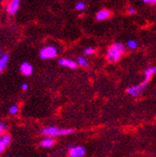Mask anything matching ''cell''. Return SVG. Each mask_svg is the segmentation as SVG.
<instances>
[{
    "label": "cell",
    "mask_w": 156,
    "mask_h": 157,
    "mask_svg": "<svg viewBox=\"0 0 156 157\" xmlns=\"http://www.w3.org/2000/svg\"><path fill=\"white\" fill-rule=\"evenodd\" d=\"M151 4H152V5H154V6H156V0H153Z\"/></svg>",
    "instance_id": "obj_21"
},
{
    "label": "cell",
    "mask_w": 156,
    "mask_h": 157,
    "mask_svg": "<svg viewBox=\"0 0 156 157\" xmlns=\"http://www.w3.org/2000/svg\"><path fill=\"white\" fill-rule=\"evenodd\" d=\"M150 80V77H146L145 76V78H144V81L142 82H140L139 84H136V85H133V86H130V87H128L127 89V93L128 94V95L132 96V97L140 96L144 92V90L146 87V85H147V83H149Z\"/></svg>",
    "instance_id": "obj_3"
},
{
    "label": "cell",
    "mask_w": 156,
    "mask_h": 157,
    "mask_svg": "<svg viewBox=\"0 0 156 157\" xmlns=\"http://www.w3.org/2000/svg\"><path fill=\"white\" fill-rule=\"evenodd\" d=\"M127 47L129 49H132V50L136 49L138 47V44H137V42L134 40V39H129V40L127 41Z\"/></svg>",
    "instance_id": "obj_14"
},
{
    "label": "cell",
    "mask_w": 156,
    "mask_h": 157,
    "mask_svg": "<svg viewBox=\"0 0 156 157\" xmlns=\"http://www.w3.org/2000/svg\"><path fill=\"white\" fill-rule=\"evenodd\" d=\"M127 12H128L129 14H135L136 13V10H135V8H133V7H129Z\"/></svg>",
    "instance_id": "obj_18"
},
{
    "label": "cell",
    "mask_w": 156,
    "mask_h": 157,
    "mask_svg": "<svg viewBox=\"0 0 156 157\" xmlns=\"http://www.w3.org/2000/svg\"><path fill=\"white\" fill-rule=\"evenodd\" d=\"M19 70H20V73L22 75L28 77V76H31L33 74L34 68H33V65L31 63H29V62H23V63H21V65H20Z\"/></svg>",
    "instance_id": "obj_7"
},
{
    "label": "cell",
    "mask_w": 156,
    "mask_h": 157,
    "mask_svg": "<svg viewBox=\"0 0 156 157\" xmlns=\"http://www.w3.org/2000/svg\"><path fill=\"white\" fill-rule=\"evenodd\" d=\"M126 51V47L121 42H115L108 47L106 52V59L109 62L118 61Z\"/></svg>",
    "instance_id": "obj_1"
},
{
    "label": "cell",
    "mask_w": 156,
    "mask_h": 157,
    "mask_svg": "<svg viewBox=\"0 0 156 157\" xmlns=\"http://www.w3.org/2000/svg\"><path fill=\"white\" fill-rule=\"evenodd\" d=\"M28 88H29V85H28V83H26V82H23V83L21 84V89H22L23 91H27V90H28Z\"/></svg>",
    "instance_id": "obj_19"
},
{
    "label": "cell",
    "mask_w": 156,
    "mask_h": 157,
    "mask_svg": "<svg viewBox=\"0 0 156 157\" xmlns=\"http://www.w3.org/2000/svg\"><path fill=\"white\" fill-rule=\"evenodd\" d=\"M55 144H56V140L54 139V137H45L40 142V146L45 148H50L54 147Z\"/></svg>",
    "instance_id": "obj_9"
},
{
    "label": "cell",
    "mask_w": 156,
    "mask_h": 157,
    "mask_svg": "<svg viewBox=\"0 0 156 157\" xmlns=\"http://www.w3.org/2000/svg\"><path fill=\"white\" fill-rule=\"evenodd\" d=\"M18 111H19V108H18V106L17 105H12L10 108H9V113L11 114V115H13V116H15L17 113H18Z\"/></svg>",
    "instance_id": "obj_13"
},
{
    "label": "cell",
    "mask_w": 156,
    "mask_h": 157,
    "mask_svg": "<svg viewBox=\"0 0 156 157\" xmlns=\"http://www.w3.org/2000/svg\"><path fill=\"white\" fill-rule=\"evenodd\" d=\"M85 148L81 146H75V147H70L68 151L69 157H83L85 155Z\"/></svg>",
    "instance_id": "obj_6"
},
{
    "label": "cell",
    "mask_w": 156,
    "mask_h": 157,
    "mask_svg": "<svg viewBox=\"0 0 156 157\" xmlns=\"http://www.w3.org/2000/svg\"><path fill=\"white\" fill-rule=\"evenodd\" d=\"M94 53H95V49L93 47H87V48H85L83 50V55H85V56H92Z\"/></svg>",
    "instance_id": "obj_15"
},
{
    "label": "cell",
    "mask_w": 156,
    "mask_h": 157,
    "mask_svg": "<svg viewBox=\"0 0 156 157\" xmlns=\"http://www.w3.org/2000/svg\"><path fill=\"white\" fill-rule=\"evenodd\" d=\"M73 128H59L58 127H47L40 130V133L45 137H57V136H66L74 133Z\"/></svg>",
    "instance_id": "obj_2"
},
{
    "label": "cell",
    "mask_w": 156,
    "mask_h": 157,
    "mask_svg": "<svg viewBox=\"0 0 156 157\" xmlns=\"http://www.w3.org/2000/svg\"><path fill=\"white\" fill-rule=\"evenodd\" d=\"M85 7H86V5H85L84 2L82 1H80V2H78L76 5H75V9L77 11H83L85 9Z\"/></svg>",
    "instance_id": "obj_16"
},
{
    "label": "cell",
    "mask_w": 156,
    "mask_h": 157,
    "mask_svg": "<svg viewBox=\"0 0 156 157\" xmlns=\"http://www.w3.org/2000/svg\"><path fill=\"white\" fill-rule=\"evenodd\" d=\"M142 1H143L145 4H151L153 0H142Z\"/></svg>",
    "instance_id": "obj_20"
},
{
    "label": "cell",
    "mask_w": 156,
    "mask_h": 157,
    "mask_svg": "<svg viewBox=\"0 0 156 157\" xmlns=\"http://www.w3.org/2000/svg\"><path fill=\"white\" fill-rule=\"evenodd\" d=\"M110 12H109L108 10H106V9H103V10H101V11H99L97 13H96V19L98 20V21H103V20H105V19H107V18H109L110 17Z\"/></svg>",
    "instance_id": "obj_10"
},
{
    "label": "cell",
    "mask_w": 156,
    "mask_h": 157,
    "mask_svg": "<svg viewBox=\"0 0 156 157\" xmlns=\"http://www.w3.org/2000/svg\"><path fill=\"white\" fill-rule=\"evenodd\" d=\"M7 129H8L7 124L4 122L0 121V135H3L4 133H6L7 132Z\"/></svg>",
    "instance_id": "obj_17"
},
{
    "label": "cell",
    "mask_w": 156,
    "mask_h": 157,
    "mask_svg": "<svg viewBox=\"0 0 156 157\" xmlns=\"http://www.w3.org/2000/svg\"><path fill=\"white\" fill-rule=\"evenodd\" d=\"M156 72V66H151V67H149L145 70V76L146 77H150L151 78Z\"/></svg>",
    "instance_id": "obj_11"
},
{
    "label": "cell",
    "mask_w": 156,
    "mask_h": 157,
    "mask_svg": "<svg viewBox=\"0 0 156 157\" xmlns=\"http://www.w3.org/2000/svg\"><path fill=\"white\" fill-rule=\"evenodd\" d=\"M20 7V0H10L6 4V12L10 15L17 14Z\"/></svg>",
    "instance_id": "obj_5"
},
{
    "label": "cell",
    "mask_w": 156,
    "mask_h": 157,
    "mask_svg": "<svg viewBox=\"0 0 156 157\" xmlns=\"http://www.w3.org/2000/svg\"><path fill=\"white\" fill-rule=\"evenodd\" d=\"M58 56V49L57 47L53 45L45 46L40 49V57L42 59H51Z\"/></svg>",
    "instance_id": "obj_4"
},
{
    "label": "cell",
    "mask_w": 156,
    "mask_h": 157,
    "mask_svg": "<svg viewBox=\"0 0 156 157\" xmlns=\"http://www.w3.org/2000/svg\"><path fill=\"white\" fill-rule=\"evenodd\" d=\"M78 65H81L82 67H87L88 66V61L84 57H79L77 59Z\"/></svg>",
    "instance_id": "obj_12"
},
{
    "label": "cell",
    "mask_w": 156,
    "mask_h": 157,
    "mask_svg": "<svg viewBox=\"0 0 156 157\" xmlns=\"http://www.w3.org/2000/svg\"><path fill=\"white\" fill-rule=\"evenodd\" d=\"M59 64L61 66L67 67L69 69H76L78 66L77 61H74L73 59H59Z\"/></svg>",
    "instance_id": "obj_8"
},
{
    "label": "cell",
    "mask_w": 156,
    "mask_h": 157,
    "mask_svg": "<svg viewBox=\"0 0 156 157\" xmlns=\"http://www.w3.org/2000/svg\"><path fill=\"white\" fill-rule=\"evenodd\" d=\"M1 55H2V53H1V51H0V56H1Z\"/></svg>",
    "instance_id": "obj_22"
}]
</instances>
